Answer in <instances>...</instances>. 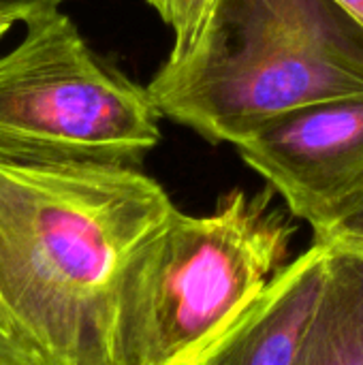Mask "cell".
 <instances>
[{
    "label": "cell",
    "mask_w": 363,
    "mask_h": 365,
    "mask_svg": "<svg viewBox=\"0 0 363 365\" xmlns=\"http://www.w3.org/2000/svg\"><path fill=\"white\" fill-rule=\"evenodd\" d=\"M36 4H15V6H0V38L17 24V21H24L30 11L34 9Z\"/></svg>",
    "instance_id": "obj_10"
},
{
    "label": "cell",
    "mask_w": 363,
    "mask_h": 365,
    "mask_svg": "<svg viewBox=\"0 0 363 365\" xmlns=\"http://www.w3.org/2000/svg\"><path fill=\"white\" fill-rule=\"evenodd\" d=\"M272 195L235 188L212 214H171L128 269L118 365H201L248 314L295 233Z\"/></svg>",
    "instance_id": "obj_3"
},
{
    "label": "cell",
    "mask_w": 363,
    "mask_h": 365,
    "mask_svg": "<svg viewBox=\"0 0 363 365\" xmlns=\"http://www.w3.org/2000/svg\"><path fill=\"white\" fill-rule=\"evenodd\" d=\"M58 2H62V0H58Z\"/></svg>",
    "instance_id": "obj_13"
},
{
    "label": "cell",
    "mask_w": 363,
    "mask_h": 365,
    "mask_svg": "<svg viewBox=\"0 0 363 365\" xmlns=\"http://www.w3.org/2000/svg\"><path fill=\"white\" fill-rule=\"evenodd\" d=\"M334 252L312 244L285 265L261 299L201 365H297L329 284Z\"/></svg>",
    "instance_id": "obj_6"
},
{
    "label": "cell",
    "mask_w": 363,
    "mask_h": 365,
    "mask_svg": "<svg viewBox=\"0 0 363 365\" xmlns=\"http://www.w3.org/2000/svg\"><path fill=\"white\" fill-rule=\"evenodd\" d=\"M173 30V47L167 60L184 58L199 41L216 0H145Z\"/></svg>",
    "instance_id": "obj_9"
},
{
    "label": "cell",
    "mask_w": 363,
    "mask_h": 365,
    "mask_svg": "<svg viewBox=\"0 0 363 365\" xmlns=\"http://www.w3.org/2000/svg\"><path fill=\"white\" fill-rule=\"evenodd\" d=\"M235 148L287 210L317 229L363 182V94L293 109Z\"/></svg>",
    "instance_id": "obj_5"
},
{
    "label": "cell",
    "mask_w": 363,
    "mask_h": 365,
    "mask_svg": "<svg viewBox=\"0 0 363 365\" xmlns=\"http://www.w3.org/2000/svg\"><path fill=\"white\" fill-rule=\"evenodd\" d=\"M312 231L317 244H323L338 255L363 259V182Z\"/></svg>",
    "instance_id": "obj_8"
},
{
    "label": "cell",
    "mask_w": 363,
    "mask_h": 365,
    "mask_svg": "<svg viewBox=\"0 0 363 365\" xmlns=\"http://www.w3.org/2000/svg\"><path fill=\"white\" fill-rule=\"evenodd\" d=\"M297 365H363L362 257L334 252L323 308Z\"/></svg>",
    "instance_id": "obj_7"
},
{
    "label": "cell",
    "mask_w": 363,
    "mask_h": 365,
    "mask_svg": "<svg viewBox=\"0 0 363 365\" xmlns=\"http://www.w3.org/2000/svg\"><path fill=\"white\" fill-rule=\"evenodd\" d=\"M344 9H349L359 21H363V0H338Z\"/></svg>",
    "instance_id": "obj_11"
},
{
    "label": "cell",
    "mask_w": 363,
    "mask_h": 365,
    "mask_svg": "<svg viewBox=\"0 0 363 365\" xmlns=\"http://www.w3.org/2000/svg\"><path fill=\"white\" fill-rule=\"evenodd\" d=\"M41 2L60 4L58 0H0V6H15V4H41Z\"/></svg>",
    "instance_id": "obj_12"
},
{
    "label": "cell",
    "mask_w": 363,
    "mask_h": 365,
    "mask_svg": "<svg viewBox=\"0 0 363 365\" xmlns=\"http://www.w3.org/2000/svg\"><path fill=\"white\" fill-rule=\"evenodd\" d=\"M148 92L160 115L237 145L293 109L363 94V21L338 0H216Z\"/></svg>",
    "instance_id": "obj_2"
},
{
    "label": "cell",
    "mask_w": 363,
    "mask_h": 365,
    "mask_svg": "<svg viewBox=\"0 0 363 365\" xmlns=\"http://www.w3.org/2000/svg\"><path fill=\"white\" fill-rule=\"evenodd\" d=\"M175 210L137 167L0 156V365H118L128 269Z\"/></svg>",
    "instance_id": "obj_1"
},
{
    "label": "cell",
    "mask_w": 363,
    "mask_h": 365,
    "mask_svg": "<svg viewBox=\"0 0 363 365\" xmlns=\"http://www.w3.org/2000/svg\"><path fill=\"white\" fill-rule=\"evenodd\" d=\"M24 24L0 56V156L137 167L160 139L148 88L103 64L60 4H36Z\"/></svg>",
    "instance_id": "obj_4"
}]
</instances>
